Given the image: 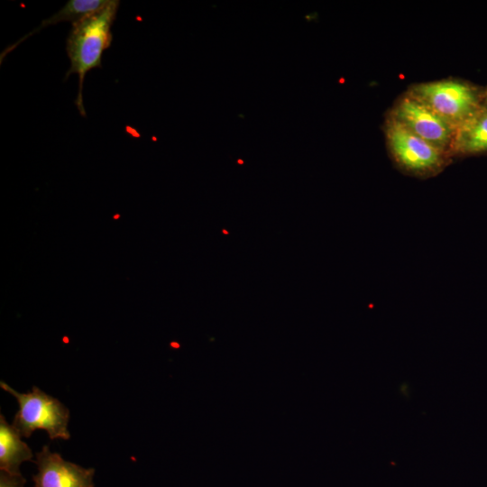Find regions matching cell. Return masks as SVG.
I'll use <instances>...</instances> for the list:
<instances>
[{"label":"cell","instance_id":"cell-10","mask_svg":"<svg viewBox=\"0 0 487 487\" xmlns=\"http://www.w3.org/2000/svg\"><path fill=\"white\" fill-rule=\"evenodd\" d=\"M26 479L21 474L0 472V487H24Z\"/></svg>","mask_w":487,"mask_h":487},{"label":"cell","instance_id":"cell-8","mask_svg":"<svg viewBox=\"0 0 487 487\" xmlns=\"http://www.w3.org/2000/svg\"><path fill=\"white\" fill-rule=\"evenodd\" d=\"M450 149L459 153L487 151V110L481 109L455 127Z\"/></svg>","mask_w":487,"mask_h":487},{"label":"cell","instance_id":"cell-4","mask_svg":"<svg viewBox=\"0 0 487 487\" xmlns=\"http://www.w3.org/2000/svg\"><path fill=\"white\" fill-rule=\"evenodd\" d=\"M386 137L396 162L417 175L431 174L445 162L446 152L416 135L394 119H389Z\"/></svg>","mask_w":487,"mask_h":487},{"label":"cell","instance_id":"cell-9","mask_svg":"<svg viewBox=\"0 0 487 487\" xmlns=\"http://www.w3.org/2000/svg\"><path fill=\"white\" fill-rule=\"evenodd\" d=\"M109 0H69L65 5L54 14L52 16L43 20L41 24L33 29L32 32L22 37L20 40L4 50L0 55V61L2 63L3 59L14 49L18 47L23 41L30 36L39 32L47 26L56 24L61 22H71L72 23L80 20L81 18L94 14L102 8H104Z\"/></svg>","mask_w":487,"mask_h":487},{"label":"cell","instance_id":"cell-6","mask_svg":"<svg viewBox=\"0 0 487 487\" xmlns=\"http://www.w3.org/2000/svg\"><path fill=\"white\" fill-rule=\"evenodd\" d=\"M38 473L32 479L34 487H94V468H84L64 460L48 446L36 453Z\"/></svg>","mask_w":487,"mask_h":487},{"label":"cell","instance_id":"cell-3","mask_svg":"<svg viewBox=\"0 0 487 487\" xmlns=\"http://www.w3.org/2000/svg\"><path fill=\"white\" fill-rule=\"evenodd\" d=\"M409 93L455 129L481 110L474 89L460 81L421 83L414 86Z\"/></svg>","mask_w":487,"mask_h":487},{"label":"cell","instance_id":"cell-5","mask_svg":"<svg viewBox=\"0 0 487 487\" xmlns=\"http://www.w3.org/2000/svg\"><path fill=\"white\" fill-rule=\"evenodd\" d=\"M391 118L444 152L451 147L455 128L409 93L397 102Z\"/></svg>","mask_w":487,"mask_h":487},{"label":"cell","instance_id":"cell-7","mask_svg":"<svg viewBox=\"0 0 487 487\" xmlns=\"http://www.w3.org/2000/svg\"><path fill=\"white\" fill-rule=\"evenodd\" d=\"M32 452L21 439V435L8 422L3 414L0 416V471L12 474H21L20 465L32 461Z\"/></svg>","mask_w":487,"mask_h":487},{"label":"cell","instance_id":"cell-1","mask_svg":"<svg viewBox=\"0 0 487 487\" xmlns=\"http://www.w3.org/2000/svg\"><path fill=\"white\" fill-rule=\"evenodd\" d=\"M119 4L118 0H109L101 10L73 23L67 39L66 49L70 66L65 78L73 73L78 76L75 104L82 116H86L82 94L85 76L89 70L102 67L101 57L112 42L111 27Z\"/></svg>","mask_w":487,"mask_h":487},{"label":"cell","instance_id":"cell-12","mask_svg":"<svg viewBox=\"0 0 487 487\" xmlns=\"http://www.w3.org/2000/svg\"><path fill=\"white\" fill-rule=\"evenodd\" d=\"M486 101H487V97H486Z\"/></svg>","mask_w":487,"mask_h":487},{"label":"cell","instance_id":"cell-11","mask_svg":"<svg viewBox=\"0 0 487 487\" xmlns=\"http://www.w3.org/2000/svg\"><path fill=\"white\" fill-rule=\"evenodd\" d=\"M118 217H119V216H118V215L115 216V218H118Z\"/></svg>","mask_w":487,"mask_h":487},{"label":"cell","instance_id":"cell-2","mask_svg":"<svg viewBox=\"0 0 487 487\" xmlns=\"http://www.w3.org/2000/svg\"><path fill=\"white\" fill-rule=\"evenodd\" d=\"M0 386L17 400L19 409L12 426L21 436L29 437L36 429H44L51 440L70 438L68 430L69 410L58 399L36 386L27 393L16 391L3 381Z\"/></svg>","mask_w":487,"mask_h":487}]
</instances>
